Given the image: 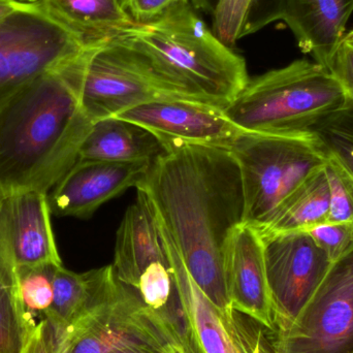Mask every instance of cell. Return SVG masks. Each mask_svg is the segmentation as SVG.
<instances>
[{"label":"cell","instance_id":"25","mask_svg":"<svg viewBox=\"0 0 353 353\" xmlns=\"http://www.w3.org/2000/svg\"><path fill=\"white\" fill-rule=\"evenodd\" d=\"M175 292V280L170 255L165 261L152 263L143 273L137 290L143 303L152 309L167 306Z\"/></svg>","mask_w":353,"mask_h":353},{"label":"cell","instance_id":"21","mask_svg":"<svg viewBox=\"0 0 353 353\" xmlns=\"http://www.w3.org/2000/svg\"><path fill=\"white\" fill-rule=\"evenodd\" d=\"M35 327L21 294L17 265L0 249V353H23Z\"/></svg>","mask_w":353,"mask_h":353},{"label":"cell","instance_id":"4","mask_svg":"<svg viewBox=\"0 0 353 353\" xmlns=\"http://www.w3.org/2000/svg\"><path fill=\"white\" fill-rule=\"evenodd\" d=\"M346 99L343 87L325 66L300 59L250 79L223 111L245 132L292 134L309 132Z\"/></svg>","mask_w":353,"mask_h":353},{"label":"cell","instance_id":"34","mask_svg":"<svg viewBox=\"0 0 353 353\" xmlns=\"http://www.w3.org/2000/svg\"><path fill=\"white\" fill-rule=\"evenodd\" d=\"M24 4L19 2L18 0H0V20L16 12Z\"/></svg>","mask_w":353,"mask_h":353},{"label":"cell","instance_id":"1","mask_svg":"<svg viewBox=\"0 0 353 353\" xmlns=\"http://www.w3.org/2000/svg\"><path fill=\"white\" fill-rule=\"evenodd\" d=\"M136 187L195 283L222 314L228 312L226 252L245 216L242 178L230 149L174 145Z\"/></svg>","mask_w":353,"mask_h":353},{"label":"cell","instance_id":"27","mask_svg":"<svg viewBox=\"0 0 353 353\" xmlns=\"http://www.w3.org/2000/svg\"><path fill=\"white\" fill-rule=\"evenodd\" d=\"M252 0H220L213 14L212 30L220 41L232 48L244 37L247 14Z\"/></svg>","mask_w":353,"mask_h":353},{"label":"cell","instance_id":"9","mask_svg":"<svg viewBox=\"0 0 353 353\" xmlns=\"http://www.w3.org/2000/svg\"><path fill=\"white\" fill-rule=\"evenodd\" d=\"M275 330L288 331L331 269L333 261L308 232L261 234Z\"/></svg>","mask_w":353,"mask_h":353},{"label":"cell","instance_id":"17","mask_svg":"<svg viewBox=\"0 0 353 353\" xmlns=\"http://www.w3.org/2000/svg\"><path fill=\"white\" fill-rule=\"evenodd\" d=\"M37 6L85 48L114 39L134 25L121 0H41Z\"/></svg>","mask_w":353,"mask_h":353},{"label":"cell","instance_id":"29","mask_svg":"<svg viewBox=\"0 0 353 353\" xmlns=\"http://www.w3.org/2000/svg\"><path fill=\"white\" fill-rule=\"evenodd\" d=\"M339 81L350 99H353V37L346 33L327 65Z\"/></svg>","mask_w":353,"mask_h":353},{"label":"cell","instance_id":"26","mask_svg":"<svg viewBox=\"0 0 353 353\" xmlns=\"http://www.w3.org/2000/svg\"><path fill=\"white\" fill-rule=\"evenodd\" d=\"M325 170L329 180L331 199L327 223L352 222L353 179L330 157H327Z\"/></svg>","mask_w":353,"mask_h":353},{"label":"cell","instance_id":"3","mask_svg":"<svg viewBox=\"0 0 353 353\" xmlns=\"http://www.w3.org/2000/svg\"><path fill=\"white\" fill-rule=\"evenodd\" d=\"M116 37L144 52L189 101L224 109L250 80L244 58L218 39L189 1Z\"/></svg>","mask_w":353,"mask_h":353},{"label":"cell","instance_id":"32","mask_svg":"<svg viewBox=\"0 0 353 353\" xmlns=\"http://www.w3.org/2000/svg\"><path fill=\"white\" fill-rule=\"evenodd\" d=\"M23 353H53L47 323L41 321L35 327Z\"/></svg>","mask_w":353,"mask_h":353},{"label":"cell","instance_id":"8","mask_svg":"<svg viewBox=\"0 0 353 353\" xmlns=\"http://www.w3.org/2000/svg\"><path fill=\"white\" fill-rule=\"evenodd\" d=\"M274 340L277 353H353V251L333 263L292 327Z\"/></svg>","mask_w":353,"mask_h":353},{"label":"cell","instance_id":"16","mask_svg":"<svg viewBox=\"0 0 353 353\" xmlns=\"http://www.w3.org/2000/svg\"><path fill=\"white\" fill-rule=\"evenodd\" d=\"M168 259L161 226L146 194L138 189L136 203L128 208L117 230L114 273L122 284L137 292L143 273L152 263Z\"/></svg>","mask_w":353,"mask_h":353},{"label":"cell","instance_id":"6","mask_svg":"<svg viewBox=\"0 0 353 353\" xmlns=\"http://www.w3.org/2000/svg\"><path fill=\"white\" fill-rule=\"evenodd\" d=\"M244 190V223L263 230L282 203L327 157L310 132H244L230 148Z\"/></svg>","mask_w":353,"mask_h":353},{"label":"cell","instance_id":"31","mask_svg":"<svg viewBox=\"0 0 353 353\" xmlns=\"http://www.w3.org/2000/svg\"><path fill=\"white\" fill-rule=\"evenodd\" d=\"M128 298V294H126ZM126 298L124 301L123 311H122L121 323H120V334L118 336L115 345L109 353H163L143 339L134 330L130 329L124 321V311H125Z\"/></svg>","mask_w":353,"mask_h":353},{"label":"cell","instance_id":"22","mask_svg":"<svg viewBox=\"0 0 353 353\" xmlns=\"http://www.w3.org/2000/svg\"><path fill=\"white\" fill-rule=\"evenodd\" d=\"M128 288L120 282L117 294L99 310L79 323L55 347L53 353H109L120 334Z\"/></svg>","mask_w":353,"mask_h":353},{"label":"cell","instance_id":"36","mask_svg":"<svg viewBox=\"0 0 353 353\" xmlns=\"http://www.w3.org/2000/svg\"><path fill=\"white\" fill-rule=\"evenodd\" d=\"M348 34L352 35V37H353V29L352 31H350V32H348Z\"/></svg>","mask_w":353,"mask_h":353},{"label":"cell","instance_id":"10","mask_svg":"<svg viewBox=\"0 0 353 353\" xmlns=\"http://www.w3.org/2000/svg\"><path fill=\"white\" fill-rule=\"evenodd\" d=\"M353 0H252L244 37L276 21L288 25L299 48L327 68L346 35Z\"/></svg>","mask_w":353,"mask_h":353},{"label":"cell","instance_id":"33","mask_svg":"<svg viewBox=\"0 0 353 353\" xmlns=\"http://www.w3.org/2000/svg\"><path fill=\"white\" fill-rule=\"evenodd\" d=\"M190 1L191 6H192L195 10H201V12L213 17V14H215L216 8H217L218 4H219L220 0H190Z\"/></svg>","mask_w":353,"mask_h":353},{"label":"cell","instance_id":"15","mask_svg":"<svg viewBox=\"0 0 353 353\" xmlns=\"http://www.w3.org/2000/svg\"><path fill=\"white\" fill-rule=\"evenodd\" d=\"M120 288L112 265L85 273L57 265L53 276V301L43 313L52 348L87 317L109 302Z\"/></svg>","mask_w":353,"mask_h":353},{"label":"cell","instance_id":"11","mask_svg":"<svg viewBox=\"0 0 353 353\" xmlns=\"http://www.w3.org/2000/svg\"><path fill=\"white\" fill-rule=\"evenodd\" d=\"M115 117L150 130L167 151L179 144L230 149L245 132L226 117L222 108L188 99H157Z\"/></svg>","mask_w":353,"mask_h":353},{"label":"cell","instance_id":"7","mask_svg":"<svg viewBox=\"0 0 353 353\" xmlns=\"http://www.w3.org/2000/svg\"><path fill=\"white\" fill-rule=\"evenodd\" d=\"M86 48L39 10L24 4L0 20V105L46 72L59 70Z\"/></svg>","mask_w":353,"mask_h":353},{"label":"cell","instance_id":"28","mask_svg":"<svg viewBox=\"0 0 353 353\" xmlns=\"http://www.w3.org/2000/svg\"><path fill=\"white\" fill-rule=\"evenodd\" d=\"M308 234L333 263L353 251V221L323 223Z\"/></svg>","mask_w":353,"mask_h":353},{"label":"cell","instance_id":"12","mask_svg":"<svg viewBox=\"0 0 353 353\" xmlns=\"http://www.w3.org/2000/svg\"><path fill=\"white\" fill-rule=\"evenodd\" d=\"M152 163L79 159L48 192L51 215L83 219L91 217L103 203L137 186Z\"/></svg>","mask_w":353,"mask_h":353},{"label":"cell","instance_id":"35","mask_svg":"<svg viewBox=\"0 0 353 353\" xmlns=\"http://www.w3.org/2000/svg\"><path fill=\"white\" fill-rule=\"evenodd\" d=\"M18 1L21 2V3L34 4L37 3V2L41 1V0H18Z\"/></svg>","mask_w":353,"mask_h":353},{"label":"cell","instance_id":"2","mask_svg":"<svg viewBox=\"0 0 353 353\" xmlns=\"http://www.w3.org/2000/svg\"><path fill=\"white\" fill-rule=\"evenodd\" d=\"M93 122L61 68L21 87L0 105V193H47L79 161Z\"/></svg>","mask_w":353,"mask_h":353},{"label":"cell","instance_id":"23","mask_svg":"<svg viewBox=\"0 0 353 353\" xmlns=\"http://www.w3.org/2000/svg\"><path fill=\"white\" fill-rule=\"evenodd\" d=\"M309 132L325 154L353 179V99L347 97L341 108L319 119Z\"/></svg>","mask_w":353,"mask_h":353},{"label":"cell","instance_id":"13","mask_svg":"<svg viewBox=\"0 0 353 353\" xmlns=\"http://www.w3.org/2000/svg\"><path fill=\"white\" fill-rule=\"evenodd\" d=\"M50 217L47 193H0V249L17 268L62 265Z\"/></svg>","mask_w":353,"mask_h":353},{"label":"cell","instance_id":"14","mask_svg":"<svg viewBox=\"0 0 353 353\" xmlns=\"http://www.w3.org/2000/svg\"><path fill=\"white\" fill-rule=\"evenodd\" d=\"M226 282L232 308L274 332L263 239L259 230L248 224L238 226L228 243Z\"/></svg>","mask_w":353,"mask_h":353},{"label":"cell","instance_id":"24","mask_svg":"<svg viewBox=\"0 0 353 353\" xmlns=\"http://www.w3.org/2000/svg\"><path fill=\"white\" fill-rule=\"evenodd\" d=\"M55 263L17 268L21 294L30 312H45L53 301Z\"/></svg>","mask_w":353,"mask_h":353},{"label":"cell","instance_id":"30","mask_svg":"<svg viewBox=\"0 0 353 353\" xmlns=\"http://www.w3.org/2000/svg\"><path fill=\"white\" fill-rule=\"evenodd\" d=\"M189 0H121L128 16L134 24H147L169 12L174 6Z\"/></svg>","mask_w":353,"mask_h":353},{"label":"cell","instance_id":"18","mask_svg":"<svg viewBox=\"0 0 353 353\" xmlns=\"http://www.w3.org/2000/svg\"><path fill=\"white\" fill-rule=\"evenodd\" d=\"M167 152L165 144L143 126L119 118L94 122L79 151L85 161H154Z\"/></svg>","mask_w":353,"mask_h":353},{"label":"cell","instance_id":"19","mask_svg":"<svg viewBox=\"0 0 353 353\" xmlns=\"http://www.w3.org/2000/svg\"><path fill=\"white\" fill-rule=\"evenodd\" d=\"M161 232L171 259L179 301L203 350L207 353H240L224 314L195 283L173 243L163 230Z\"/></svg>","mask_w":353,"mask_h":353},{"label":"cell","instance_id":"20","mask_svg":"<svg viewBox=\"0 0 353 353\" xmlns=\"http://www.w3.org/2000/svg\"><path fill=\"white\" fill-rule=\"evenodd\" d=\"M330 185L325 167L311 174L282 203L273 219L259 234L308 232L327 223Z\"/></svg>","mask_w":353,"mask_h":353},{"label":"cell","instance_id":"5","mask_svg":"<svg viewBox=\"0 0 353 353\" xmlns=\"http://www.w3.org/2000/svg\"><path fill=\"white\" fill-rule=\"evenodd\" d=\"M61 70L93 123L157 99H187L144 52L118 37L86 48Z\"/></svg>","mask_w":353,"mask_h":353}]
</instances>
